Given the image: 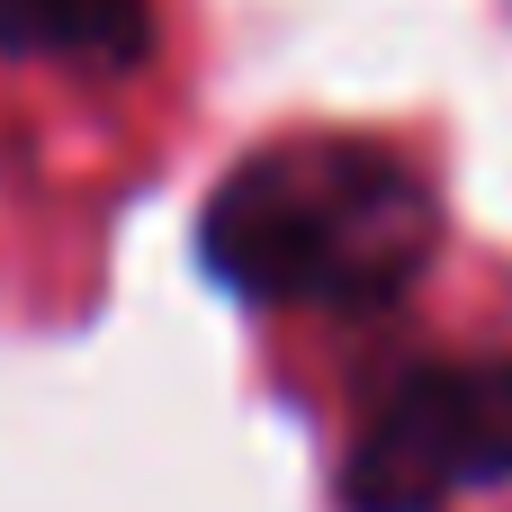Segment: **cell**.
<instances>
[{"label":"cell","mask_w":512,"mask_h":512,"mask_svg":"<svg viewBox=\"0 0 512 512\" xmlns=\"http://www.w3.org/2000/svg\"><path fill=\"white\" fill-rule=\"evenodd\" d=\"M441 261L432 180L360 135H297L234 162L198 207V270L243 306L387 315Z\"/></svg>","instance_id":"obj_1"},{"label":"cell","mask_w":512,"mask_h":512,"mask_svg":"<svg viewBox=\"0 0 512 512\" xmlns=\"http://www.w3.org/2000/svg\"><path fill=\"white\" fill-rule=\"evenodd\" d=\"M512 486V360L432 351L405 360L342 459V512H450Z\"/></svg>","instance_id":"obj_2"},{"label":"cell","mask_w":512,"mask_h":512,"mask_svg":"<svg viewBox=\"0 0 512 512\" xmlns=\"http://www.w3.org/2000/svg\"><path fill=\"white\" fill-rule=\"evenodd\" d=\"M0 54L135 72L153 54V0H0Z\"/></svg>","instance_id":"obj_3"}]
</instances>
